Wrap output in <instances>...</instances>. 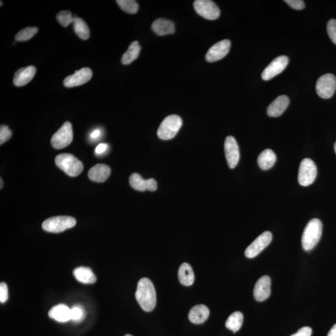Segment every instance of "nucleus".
<instances>
[{
  "instance_id": "obj_1",
  "label": "nucleus",
  "mask_w": 336,
  "mask_h": 336,
  "mask_svg": "<svg viewBox=\"0 0 336 336\" xmlns=\"http://www.w3.org/2000/svg\"><path fill=\"white\" fill-rule=\"evenodd\" d=\"M135 297L140 306L144 311L153 310L156 303L155 288L149 278H143L138 283Z\"/></svg>"
},
{
  "instance_id": "obj_2",
  "label": "nucleus",
  "mask_w": 336,
  "mask_h": 336,
  "mask_svg": "<svg viewBox=\"0 0 336 336\" xmlns=\"http://www.w3.org/2000/svg\"><path fill=\"white\" fill-rule=\"evenodd\" d=\"M323 232V224L318 219H313L307 223L302 233V247L306 251L313 249L320 240Z\"/></svg>"
},
{
  "instance_id": "obj_3",
  "label": "nucleus",
  "mask_w": 336,
  "mask_h": 336,
  "mask_svg": "<svg viewBox=\"0 0 336 336\" xmlns=\"http://www.w3.org/2000/svg\"><path fill=\"white\" fill-rule=\"evenodd\" d=\"M56 166L71 177H75L82 172L83 166L73 154L63 153L59 154L55 159Z\"/></svg>"
},
{
  "instance_id": "obj_4",
  "label": "nucleus",
  "mask_w": 336,
  "mask_h": 336,
  "mask_svg": "<svg viewBox=\"0 0 336 336\" xmlns=\"http://www.w3.org/2000/svg\"><path fill=\"white\" fill-rule=\"evenodd\" d=\"M182 125L183 120L180 116L172 115L166 116L159 126L157 135L161 140L172 139L177 135Z\"/></svg>"
},
{
  "instance_id": "obj_5",
  "label": "nucleus",
  "mask_w": 336,
  "mask_h": 336,
  "mask_svg": "<svg viewBox=\"0 0 336 336\" xmlns=\"http://www.w3.org/2000/svg\"><path fill=\"white\" fill-rule=\"evenodd\" d=\"M76 220L70 216L52 217L46 219L42 224L45 231L52 233H60L75 227Z\"/></svg>"
},
{
  "instance_id": "obj_6",
  "label": "nucleus",
  "mask_w": 336,
  "mask_h": 336,
  "mask_svg": "<svg viewBox=\"0 0 336 336\" xmlns=\"http://www.w3.org/2000/svg\"><path fill=\"white\" fill-rule=\"evenodd\" d=\"M73 140V130L72 124L69 121H66L57 131L51 138L52 147L55 149H64L71 144Z\"/></svg>"
},
{
  "instance_id": "obj_7",
  "label": "nucleus",
  "mask_w": 336,
  "mask_h": 336,
  "mask_svg": "<svg viewBox=\"0 0 336 336\" xmlns=\"http://www.w3.org/2000/svg\"><path fill=\"white\" fill-rule=\"evenodd\" d=\"M317 167L311 159H304L300 164L299 172V183L302 187H307L314 183L317 176Z\"/></svg>"
},
{
  "instance_id": "obj_8",
  "label": "nucleus",
  "mask_w": 336,
  "mask_h": 336,
  "mask_svg": "<svg viewBox=\"0 0 336 336\" xmlns=\"http://www.w3.org/2000/svg\"><path fill=\"white\" fill-rule=\"evenodd\" d=\"M316 92L323 99H330L336 90V77L332 74H326L319 78L316 83Z\"/></svg>"
},
{
  "instance_id": "obj_9",
  "label": "nucleus",
  "mask_w": 336,
  "mask_h": 336,
  "mask_svg": "<svg viewBox=\"0 0 336 336\" xmlns=\"http://www.w3.org/2000/svg\"><path fill=\"white\" fill-rule=\"evenodd\" d=\"M194 7L197 14L206 20H215L220 16V9L213 1L196 0L194 1Z\"/></svg>"
},
{
  "instance_id": "obj_10",
  "label": "nucleus",
  "mask_w": 336,
  "mask_h": 336,
  "mask_svg": "<svg viewBox=\"0 0 336 336\" xmlns=\"http://www.w3.org/2000/svg\"><path fill=\"white\" fill-rule=\"evenodd\" d=\"M272 240V234L269 231H266L259 236L245 250V256L249 259L254 258L268 246Z\"/></svg>"
},
{
  "instance_id": "obj_11",
  "label": "nucleus",
  "mask_w": 336,
  "mask_h": 336,
  "mask_svg": "<svg viewBox=\"0 0 336 336\" xmlns=\"http://www.w3.org/2000/svg\"><path fill=\"white\" fill-rule=\"evenodd\" d=\"M289 59L287 56H281L277 57L266 67L261 74V77L264 80H269L280 75L288 64Z\"/></svg>"
},
{
  "instance_id": "obj_12",
  "label": "nucleus",
  "mask_w": 336,
  "mask_h": 336,
  "mask_svg": "<svg viewBox=\"0 0 336 336\" xmlns=\"http://www.w3.org/2000/svg\"><path fill=\"white\" fill-rule=\"evenodd\" d=\"M224 149L228 166L231 169L235 168L239 161L240 152L239 146L234 137L228 136L226 138Z\"/></svg>"
},
{
  "instance_id": "obj_13",
  "label": "nucleus",
  "mask_w": 336,
  "mask_h": 336,
  "mask_svg": "<svg viewBox=\"0 0 336 336\" xmlns=\"http://www.w3.org/2000/svg\"><path fill=\"white\" fill-rule=\"evenodd\" d=\"M230 41L224 39L217 42L209 49L206 55V59L209 63H214L223 59L229 52Z\"/></svg>"
},
{
  "instance_id": "obj_14",
  "label": "nucleus",
  "mask_w": 336,
  "mask_h": 336,
  "mask_svg": "<svg viewBox=\"0 0 336 336\" xmlns=\"http://www.w3.org/2000/svg\"><path fill=\"white\" fill-rule=\"evenodd\" d=\"M92 77V71L88 68L76 71L74 75L68 76L64 80V86L71 88L84 84L89 82Z\"/></svg>"
},
{
  "instance_id": "obj_15",
  "label": "nucleus",
  "mask_w": 336,
  "mask_h": 336,
  "mask_svg": "<svg viewBox=\"0 0 336 336\" xmlns=\"http://www.w3.org/2000/svg\"><path fill=\"white\" fill-rule=\"evenodd\" d=\"M271 294V279L268 276H263L255 285L254 296L256 301L261 302L268 299Z\"/></svg>"
},
{
  "instance_id": "obj_16",
  "label": "nucleus",
  "mask_w": 336,
  "mask_h": 336,
  "mask_svg": "<svg viewBox=\"0 0 336 336\" xmlns=\"http://www.w3.org/2000/svg\"><path fill=\"white\" fill-rule=\"evenodd\" d=\"M129 181L131 187L139 191L147 190L154 191L157 189V183L154 179L145 180L138 173H133L130 176Z\"/></svg>"
},
{
  "instance_id": "obj_17",
  "label": "nucleus",
  "mask_w": 336,
  "mask_h": 336,
  "mask_svg": "<svg viewBox=\"0 0 336 336\" xmlns=\"http://www.w3.org/2000/svg\"><path fill=\"white\" fill-rule=\"evenodd\" d=\"M37 72L34 66H28L16 71L14 75L13 83L16 86L22 87L33 80Z\"/></svg>"
},
{
  "instance_id": "obj_18",
  "label": "nucleus",
  "mask_w": 336,
  "mask_h": 336,
  "mask_svg": "<svg viewBox=\"0 0 336 336\" xmlns=\"http://www.w3.org/2000/svg\"><path fill=\"white\" fill-rule=\"evenodd\" d=\"M111 173V169L104 164H97L92 167L88 173L90 180L97 183H103L108 180Z\"/></svg>"
},
{
  "instance_id": "obj_19",
  "label": "nucleus",
  "mask_w": 336,
  "mask_h": 336,
  "mask_svg": "<svg viewBox=\"0 0 336 336\" xmlns=\"http://www.w3.org/2000/svg\"><path fill=\"white\" fill-rule=\"evenodd\" d=\"M290 100L286 95H281L276 98L268 107L267 114L270 117H278L282 115L283 112L289 106Z\"/></svg>"
},
{
  "instance_id": "obj_20",
  "label": "nucleus",
  "mask_w": 336,
  "mask_h": 336,
  "mask_svg": "<svg viewBox=\"0 0 336 336\" xmlns=\"http://www.w3.org/2000/svg\"><path fill=\"white\" fill-rule=\"evenodd\" d=\"M48 315L59 323H66L71 320V309L66 304H59L50 309Z\"/></svg>"
},
{
  "instance_id": "obj_21",
  "label": "nucleus",
  "mask_w": 336,
  "mask_h": 336,
  "mask_svg": "<svg viewBox=\"0 0 336 336\" xmlns=\"http://www.w3.org/2000/svg\"><path fill=\"white\" fill-rule=\"evenodd\" d=\"M151 27L152 31L158 36L173 34L175 32V24L164 18L157 19L152 23Z\"/></svg>"
},
{
  "instance_id": "obj_22",
  "label": "nucleus",
  "mask_w": 336,
  "mask_h": 336,
  "mask_svg": "<svg viewBox=\"0 0 336 336\" xmlns=\"http://www.w3.org/2000/svg\"><path fill=\"white\" fill-rule=\"evenodd\" d=\"M209 316L208 307L204 304H198L190 309L188 318L191 323L199 325L204 323L209 318Z\"/></svg>"
},
{
  "instance_id": "obj_23",
  "label": "nucleus",
  "mask_w": 336,
  "mask_h": 336,
  "mask_svg": "<svg viewBox=\"0 0 336 336\" xmlns=\"http://www.w3.org/2000/svg\"><path fill=\"white\" fill-rule=\"evenodd\" d=\"M73 275L76 280L83 284H92L97 281L96 276L91 269L84 266H80L75 269Z\"/></svg>"
},
{
  "instance_id": "obj_24",
  "label": "nucleus",
  "mask_w": 336,
  "mask_h": 336,
  "mask_svg": "<svg viewBox=\"0 0 336 336\" xmlns=\"http://www.w3.org/2000/svg\"><path fill=\"white\" fill-rule=\"evenodd\" d=\"M178 278L183 285L190 286L193 284L194 275L191 266L189 263H184L181 264L178 270Z\"/></svg>"
},
{
  "instance_id": "obj_25",
  "label": "nucleus",
  "mask_w": 336,
  "mask_h": 336,
  "mask_svg": "<svg viewBox=\"0 0 336 336\" xmlns=\"http://www.w3.org/2000/svg\"><path fill=\"white\" fill-rule=\"evenodd\" d=\"M276 160L275 152L267 149L262 151L258 157V164L260 168L263 170H268L272 168Z\"/></svg>"
},
{
  "instance_id": "obj_26",
  "label": "nucleus",
  "mask_w": 336,
  "mask_h": 336,
  "mask_svg": "<svg viewBox=\"0 0 336 336\" xmlns=\"http://www.w3.org/2000/svg\"><path fill=\"white\" fill-rule=\"evenodd\" d=\"M140 51H141V46H140L138 42H132L127 51L123 55L122 58H121V63L124 65H128V64L133 63L138 58Z\"/></svg>"
},
{
  "instance_id": "obj_27",
  "label": "nucleus",
  "mask_w": 336,
  "mask_h": 336,
  "mask_svg": "<svg viewBox=\"0 0 336 336\" xmlns=\"http://www.w3.org/2000/svg\"><path fill=\"white\" fill-rule=\"evenodd\" d=\"M243 321H244V316H243L241 312H234V313L230 314L226 321V328L235 333L241 328Z\"/></svg>"
},
{
  "instance_id": "obj_28",
  "label": "nucleus",
  "mask_w": 336,
  "mask_h": 336,
  "mask_svg": "<svg viewBox=\"0 0 336 336\" xmlns=\"http://www.w3.org/2000/svg\"><path fill=\"white\" fill-rule=\"evenodd\" d=\"M74 30L75 34L83 40L89 39L90 31L85 21L80 18L75 17L74 21Z\"/></svg>"
},
{
  "instance_id": "obj_29",
  "label": "nucleus",
  "mask_w": 336,
  "mask_h": 336,
  "mask_svg": "<svg viewBox=\"0 0 336 336\" xmlns=\"http://www.w3.org/2000/svg\"><path fill=\"white\" fill-rule=\"evenodd\" d=\"M116 3L123 11L129 14L137 13L139 8L137 2L134 0H118Z\"/></svg>"
},
{
  "instance_id": "obj_30",
  "label": "nucleus",
  "mask_w": 336,
  "mask_h": 336,
  "mask_svg": "<svg viewBox=\"0 0 336 336\" xmlns=\"http://www.w3.org/2000/svg\"><path fill=\"white\" fill-rule=\"evenodd\" d=\"M38 32V29L36 27H28L25 28L16 35L15 39L17 41H26V40L32 39L34 37Z\"/></svg>"
},
{
  "instance_id": "obj_31",
  "label": "nucleus",
  "mask_w": 336,
  "mask_h": 336,
  "mask_svg": "<svg viewBox=\"0 0 336 336\" xmlns=\"http://www.w3.org/2000/svg\"><path fill=\"white\" fill-rule=\"evenodd\" d=\"M86 313L82 306L76 304L71 308V320L75 323H80L85 319Z\"/></svg>"
},
{
  "instance_id": "obj_32",
  "label": "nucleus",
  "mask_w": 336,
  "mask_h": 336,
  "mask_svg": "<svg viewBox=\"0 0 336 336\" xmlns=\"http://www.w3.org/2000/svg\"><path fill=\"white\" fill-rule=\"evenodd\" d=\"M57 20L63 27H67L71 23H74L75 18L72 14L69 11H63L59 12L56 16Z\"/></svg>"
},
{
  "instance_id": "obj_33",
  "label": "nucleus",
  "mask_w": 336,
  "mask_h": 336,
  "mask_svg": "<svg viewBox=\"0 0 336 336\" xmlns=\"http://www.w3.org/2000/svg\"><path fill=\"white\" fill-rule=\"evenodd\" d=\"M12 132L6 125H2L0 127V144L3 145L10 139Z\"/></svg>"
},
{
  "instance_id": "obj_34",
  "label": "nucleus",
  "mask_w": 336,
  "mask_h": 336,
  "mask_svg": "<svg viewBox=\"0 0 336 336\" xmlns=\"http://www.w3.org/2000/svg\"><path fill=\"white\" fill-rule=\"evenodd\" d=\"M329 37L331 38L333 43L336 45V20L332 19L329 21L327 26Z\"/></svg>"
},
{
  "instance_id": "obj_35",
  "label": "nucleus",
  "mask_w": 336,
  "mask_h": 336,
  "mask_svg": "<svg viewBox=\"0 0 336 336\" xmlns=\"http://www.w3.org/2000/svg\"><path fill=\"white\" fill-rule=\"evenodd\" d=\"M8 299V286L5 283L2 282L0 284V302L4 303Z\"/></svg>"
},
{
  "instance_id": "obj_36",
  "label": "nucleus",
  "mask_w": 336,
  "mask_h": 336,
  "mask_svg": "<svg viewBox=\"0 0 336 336\" xmlns=\"http://www.w3.org/2000/svg\"><path fill=\"white\" fill-rule=\"evenodd\" d=\"M285 2L292 8L297 10H301L304 8V3L302 0H286Z\"/></svg>"
},
{
  "instance_id": "obj_37",
  "label": "nucleus",
  "mask_w": 336,
  "mask_h": 336,
  "mask_svg": "<svg viewBox=\"0 0 336 336\" xmlns=\"http://www.w3.org/2000/svg\"><path fill=\"white\" fill-rule=\"evenodd\" d=\"M312 335V330L309 327H304L300 329L297 333L291 336H311Z\"/></svg>"
},
{
  "instance_id": "obj_38",
  "label": "nucleus",
  "mask_w": 336,
  "mask_h": 336,
  "mask_svg": "<svg viewBox=\"0 0 336 336\" xmlns=\"http://www.w3.org/2000/svg\"><path fill=\"white\" fill-rule=\"evenodd\" d=\"M109 145L106 144H101L98 145L96 149H95V153L97 155H101L104 153L108 149Z\"/></svg>"
},
{
  "instance_id": "obj_39",
  "label": "nucleus",
  "mask_w": 336,
  "mask_h": 336,
  "mask_svg": "<svg viewBox=\"0 0 336 336\" xmlns=\"http://www.w3.org/2000/svg\"><path fill=\"white\" fill-rule=\"evenodd\" d=\"M102 134L101 130L100 129H95L90 134V139L92 140H96L101 137Z\"/></svg>"
},
{
  "instance_id": "obj_40",
  "label": "nucleus",
  "mask_w": 336,
  "mask_h": 336,
  "mask_svg": "<svg viewBox=\"0 0 336 336\" xmlns=\"http://www.w3.org/2000/svg\"><path fill=\"white\" fill-rule=\"evenodd\" d=\"M328 336H336V324L331 329L330 332L328 334Z\"/></svg>"
},
{
  "instance_id": "obj_41",
  "label": "nucleus",
  "mask_w": 336,
  "mask_h": 336,
  "mask_svg": "<svg viewBox=\"0 0 336 336\" xmlns=\"http://www.w3.org/2000/svg\"><path fill=\"white\" fill-rule=\"evenodd\" d=\"M0 181H1V187H0V189H2V188H3V182L1 178L0 179Z\"/></svg>"
},
{
  "instance_id": "obj_42",
  "label": "nucleus",
  "mask_w": 336,
  "mask_h": 336,
  "mask_svg": "<svg viewBox=\"0 0 336 336\" xmlns=\"http://www.w3.org/2000/svg\"><path fill=\"white\" fill-rule=\"evenodd\" d=\"M335 152H336V144L335 145Z\"/></svg>"
},
{
  "instance_id": "obj_43",
  "label": "nucleus",
  "mask_w": 336,
  "mask_h": 336,
  "mask_svg": "<svg viewBox=\"0 0 336 336\" xmlns=\"http://www.w3.org/2000/svg\"><path fill=\"white\" fill-rule=\"evenodd\" d=\"M125 336H133L131 335H128H128H126Z\"/></svg>"
},
{
  "instance_id": "obj_44",
  "label": "nucleus",
  "mask_w": 336,
  "mask_h": 336,
  "mask_svg": "<svg viewBox=\"0 0 336 336\" xmlns=\"http://www.w3.org/2000/svg\"><path fill=\"white\" fill-rule=\"evenodd\" d=\"M2 4H3V2L1 1V6H2Z\"/></svg>"
}]
</instances>
